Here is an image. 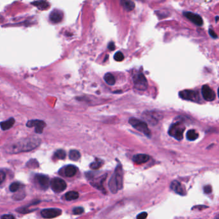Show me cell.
Segmentation results:
<instances>
[{"mask_svg":"<svg viewBox=\"0 0 219 219\" xmlns=\"http://www.w3.org/2000/svg\"><path fill=\"white\" fill-rule=\"evenodd\" d=\"M39 140L36 139H29L20 141L14 144L11 145L9 149H8V152L10 153H17L23 151H29L32 150L37 147L39 143Z\"/></svg>","mask_w":219,"mask_h":219,"instance_id":"6da1fadb","label":"cell"},{"mask_svg":"<svg viewBox=\"0 0 219 219\" xmlns=\"http://www.w3.org/2000/svg\"><path fill=\"white\" fill-rule=\"evenodd\" d=\"M109 186L111 192L114 193L123 188V170L121 165H118L109 181Z\"/></svg>","mask_w":219,"mask_h":219,"instance_id":"7a4b0ae2","label":"cell"},{"mask_svg":"<svg viewBox=\"0 0 219 219\" xmlns=\"http://www.w3.org/2000/svg\"><path fill=\"white\" fill-rule=\"evenodd\" d=\"M185 130V126L181 122H176L172 124L168 130L170 136L173 137L178 140H181L183 138V133Z\"/></svg>","mask_w":219,"mask_h":219,"instance_id":"3957f363","label":"cell"},{"mask_svg":"<svg viewBox=\"0 0 219 219\" xmlns=\"http://www.w3.org/2000/svg\"><path fill=\"white\" fill-rule=\"evenodd\" d=\"M129 122L132 125V126L136 130L141 132L145 135L150 137L151 135L150 131L148 128L147 123L141 120H139L136 118H131L129 120Z\"/></svg>","mask_w":219,"mask_h":219,"instance_id":"277c9868","label":"cell"},{"mask_svg":"<svg viewBox=\"0 0 219 219\" xmlns=\"http://www.w3.org/2000/svg\"><path fill=\"white\" fill-rule=\"evenodd\" d=\"M134 87L139 91H145L148 88L147 80L142 73H138L134 76Z\"/></svg>","mask_w":219,"mask_h":219,"instance_id":"5b68a950","label":"cell"},{"mask_svg":"<svg viewBox=\"0 0 219 219\" xmlns=\"http://www.w3.org/2000/svg\"><path fill=\"white\" fill-rule=\"evenodd\" d=\"M179 96L184 100L198 102L200 100L199 92L192 90H184L179 92Z\"/></svg>","mask_w":219,"mask_h":219,"instance_id":"8992f818","label":"cell"},{"mask_svg":"<svg viewBox=\"0 0 219 219\" xmlns=\"http://www.w3.org/2000/svg\"><path fill=\"white\" fill-rule=\"evenodd\" d=\"M51 187L53 192L56 193L62 192L66 189L67 185L65 181L59 178H53L51 181Z\"/></svg>","mask_w":219,"mask_h":219,"instance_id":"52a82bcc","label":"cell"},{"mask_svg":"<svg viewBox=\"0 0 219 219\" xmlns=\"http://www.w3.org/2000/svg\"><path fill=\"white\" fill-rule=\"evenodd\" d=\"M27 126L29 128L35 127L36 133H43L44 128L46 127V123L40 120H30L27 122Z\"/></svg>","mask_w":219,"mask_h":219,"instance_id":"ba28073f","label":"cell"},{"mask_svg":"<svg viewBox=\"0 0 219 219\" xmlns=\"http://www.w3.org/2000/svg\"><path fill=\"white\" fill-rule=\"evenodd\" d=\"M62 211L58 208H47L42 210L41 214L44 218H53L61 215Z\"/></svg>","mask_w":219,"mask_h":219,"instance_id":"9c48e42d","label":"cell"},{"mask_svg":"<svg viewBox=\"0 0 219 219\" xmlns=\"http://www.w3.org/2000/svg\"><path fill=\"white\" fill-rule=\"evenodd\" d=\"M184 16L188 19L190 21L194 23L197 26H201L203 24V20L201 17L197 14L191 12H184L183 13Z\"/></svg>","mask_w":219,"mask_h":219,"instance_id":"30bf717a","label":"cell"},{"mask_svg":"<svg viewBox=\"0 0 219 219\" xmlns=\"http://www.w3.org/2000/svg\"><path fill=\"white\" fill-rule=\"evenodd\" d=\"M202 94L205 100L207 101H212L216 97L214 91L208 85H205L202 87Z\"/></svg>","mask_w":219,"mask_h":219,"instance_id":"8fae6325","label":"cell"},{"mask_svg":"<svg viewBox=\"0 0 219 219\" xmlns=\"http://www.w3.org/2000/svg\"><path fill=\"white\" fill-rule=\"evenodd\" d=\"M170 189L177 194L180 195H185L186 194V191L184 187L180 182L178 181H173L170 184Z\"/></svg>","mask_w":219,"mask_h":219,"instance_id":"7c38bea8","label":"cell"},{"mask_svg":"<svg viewBox=\"0 0 219 219\" xmlns=\"http://www.w3.org/2000/svg\"><path fill=\"white\" fill-rule=\"evenodd\" d=\"M144 117L150 124H156L161 119L160 115L156 112H146L144 114Z\"/></svg>","mask_w":219,"mask_h":219,"instance_id":"4fadbf2b","label":"cell"},{"mask_svg":"<svg viewBox=\"0 0 219 219\" xmlns=\"http://www.w3.org/2000/svg\"><path fill=\"white\" fill-rule=\"evenodd\" d=\"M63 12L59 10H53L50 14V20L53 23H58L63 19Z\"/></svg>","mask_w":219,"mask_h":219,"instance_id":"5bb4252c","label":"cell"},{"mask_svg":"<svg viewBox=\"0 0 219 219\" xmlns=\"http://www.w3.org/2000/svg\"><path fill=\"white\" fill-rule=\"evenodd\" d=\"M35 178L37 182H39V184L40 185V186L43 189H46L48 188L50 185V179L47 176L43 174H37Z\"/></svg>","mask_w":219,"mask_h":219,"instance_id":"9a60e30c","label":"cell"},{"mask_svg":"<svg viewBox=\"0 0 219 219\" xmlns=\"http://www.w3.org/2000/svg\"><path fill=\"white\" fill-rule=\"evenodd\" d=\"M150 157L147 154H136L133 156V162L135 163L136 164H145V163L147 162L148 160H149Z\"/></svg>","mask_w":219,"mask_h":219,"instance_id":"2e32d148","label":"cell"},{"mask_svg":"<svg viewBox=\"0 0 219 219\" xmlns=\"http://www.w3.org/2000/svg\"><path fill=\"white\" fill-rule=\"evenodd\" d=\"M77 168L76 167L75 165H69L67 166L65 168V170H64V173H65V175L67 177H73L74 176L76 173H77Z\"/></svg>","mask_w":219,"mask_h":219,"instance_id":"e0dca14e","label":"cell"},{"mask_svg":"<svg viewBox=\"0 0 219 219\" xmlns=\"http://www.w3.org/2000/svg\"><path fill=\"white\" fill-rule=\"evenodd\" d=\"M15 123V120L14 118H10L7 121L2 122L1 123V128L2 130H8L13 126Z\"/></svg>","mask_w":219,"mask_h":219,"instance_id":"ac0fdd59","label":"cell"},{"mask_svg":"<svg viewBox=\"0 0 219 219\" xmlns=\"http://www.w3.org/2000/svg\"><path fill=\"white\" fill-rule=\"evenodd\" d=\"M121 5L127 11L133 10L135 7V4L131 0H121Z\"/></svg>","mask_w":219,"mask_h":219,"instance_id":"d6986e66","label":"cell"},{"mask_svg":"<svg viewBox=\"0 0 219 219\" xmlns=\"http://www.w3.org/2000/svg\"><path fill=\"white\" fill-rule=\"evenodd\" d=\"M32 4L37 7L39 9L42 10H44V9H46V8L49 7L48 3L46 1H44V0H40V1H35L32 3Z\"/></svg>","mask_w":219,"mask_h":219,"instance_id":"ffe728a7","label":"cell"},{"mask_svg":"<svg viewBox=\"0 0 219 219\" xmlns=\"http://www.w3.org/2000/svg\"><path fill=\"white\" fill-rule=\"evenodd\" d=\"M80 153L77 150H71L69 153V158L72 161H77L80 158Z\"/></svg>","mask_w":219,"mask_h":219,"instance_id":"44dd1931","label":"cell"},{"mask_svg":"<svg viewBox=\"0 0 219 219\" xmlns=\"http://www.w3.org/2000/svg\"><path fill=\"white\" fill-rule=\"evenodd\" d=\"M79 197V194L77 192L75 191H70V192H67L65 195L66 199L68 201H73L75 200Z\"/></svg>","mask_w":219,"mask_h":219,"instance_id":"7402d4cb","label":"cell"},{"mask_svg":"<svg viewBox=\"0 0 219 219\" xmlns=\"http://www.w3.org/2000/svg\"><path fill=\"white\" fill-rule=\"evenodd\" d=\"M104 80L109 85H113L116 83V80H115L114 76L112 75L111 73H107L105 74Z\"/></svg>","mask_w":219,"mask_h":219,"instance_id":"603a6c76","label":"cell"},{"mask_svg":"<svg viewBox=\"0 0 219 219\" xmlns=\"http://www.w3.org/2000/svg\"><path fill=\"white\" fill-rule=\"evenodd\" d=\"M199 135L194 130H190L187 132L186 138L190 141H193L198 138Z\"/></svg>","mask_w":219,"mask_h":219,"instance_id":"cb8c5ba5","label":"cell"},{"mask_svg":"<svg viewBox=\"0 0 219 219\" xmlns=\"http://www.w3.org/2000/svg\"><path fill=\"white\" fill-rule=\"evenodd\" d=\"M66 154L64 150H57L54 154V157L57 160H64L66 158Z\"/></svg>","mask_w":219,"mask_h":219,"instance_id":"d4e9b609","label":"cell"},{"mask_svg":"<svg viewBox=\"0 0 219 219\" xmlns=\"http://www.w3.org/2000/svg\"><path fill=\"white\" fill-rule=\"evenodd\" d=\"M102 160H97L96 161H95L94 162H92L90 165V168H92V169L96 170L99 168L102 165Z\"/></svg>","mask_w":219,"mask_h":219,"instance_id":"484cf974","label":"cell"},{"mask_svg":"<svg viewBox=\"0 0 219 219\" xmlns=\"http://www.w3.org/2000/svg\"><path fill=\"white\" fill-rule=\"evenodd\" d=\"M19 188H20V183L18 182H14L10 185V190L12 192H16L19 189Z\"/></svg>","mask_w":219,"mask_h":219,"instance_id":"4316f807","label":"cell"},{"mask_svg":"<svg viewBox=\"0 0 219 219\" xmlns=\"http://www.w3.org/2000/svg\"><path fill=\"white\" fill-rule=\"evenodd\" d=\"M114 58V60L117 62H121L123 60V58H124V56H123V53L121 51H118L115 53Z\"/></svg>","mask_w":219,"mask_h":219,"instance_id":"83f0119b","label":"cell"},{"mask_svg":"<svg viewBox=\"0 0 219 219\" xmlns=\"http://www.w3.org/2000/svg\"><path fill=\"white\" fill-rule=\"evenodd\" d=\"M84 212V209L82 207H76L73 210V213L74 215H80Z\"/></svg>","mask_w":219,"mask_h":219,"instance_id":"f1b7e54d","label":"cell"},{"mask_svg":"<svg viewBox=\"0 0 219 219\" xmlns=\"http://www.w3.org/2000/svg\"><path fill=\"white\" fill-rule=\"evenodd\" d=\"M204 192L205 193L209 194L212 192V187L211 185H206L204 187Z\"/></svg>","mask_w":219,"mask_h":219,"instance_id":"f546056e","label":"cell"},{"mask_svg":"<svg viewBox=\"0 0 219 219\" xmlns=\"http://www.w3.org/2000/svg\"><path fill=\"white\" fill-rule=\"evenodd\" d=\"M147 216H148V214L147 212H142L137 215L136 218L137 219H146L147 217Z\"/></svg>","mask_w":219,"mask_h":219,"instance_id":"4dcf8cb0","label":"cell"},{"mask_svg":"<svg viewBox=\"0 0 219 219\" xmlns=\"http://www.w3.org/2000/svg\"><path fill=\"white\" fill-rule=\"evenodd\" d=\"M208 32H209V35L211 36L212 38H213V39H217V38L218 37L217 35L216 34V33H215V32H214V31H213L212 29H209Z\"/></svg>","mask_w":219,"mask_h":219,"instance_id":"1f68e13d","label":"cell"},{"mask_svg":"<svg viewBox=\"0 0 219 219\" xmlns=\"http://www.w3.org/2000/svg\"><path fill=\"white\" fill-rule=\"evenodd\" d=\"M1 219H15L12 215H3L1 217Z\"/></svg>","mask_w":219,"mask_h":219,"instance_id":"d6a6232c","label":"cell"},{"mask_svg":"<svg viewBox=\"0 0 219 219\" xmlns=\"http://www.w3.org/2000/svg\"><path fill=\"white\" fill-rule=\"evenodd\" d=\"M108 48L109 50H110V51H113V50H114L115 49V45H114V43H113V42H111V43H109L108 45Z\"/></svg>","mask_w":219,"mask_h":219,"instance_id":"836d02e7","label":"cell"},{"mask_svg":"<svg viewBox=\"0 0 219 219\" xmlns=\"http://www.w3.org/2000/svg\"><path fill=\"white\" fill-rule=\"evenodd\" d=\"M208 208V207L206 206H204V205L203 206V205H201V206H194L193 208H192V209L197 208V209L201 210L200 208H201V210H203L204 208Z\"/></svg>","mask_w":219,"mask_h":219,"instance_id":"e575fe53","label":"cell"},{"mask_svg":"<svg viewBox=\"0 0 219 219\" xmlns=\"http://www.w3.org/2000/svg\"><path fill=\"white\" fill-rule=\"evenodd\" d=\"M0 178H1V183H2L3 181H4V179H5V176H6V175H5V173L3 172V171H1V174H0Z\"/></svg>","mask_w":219,"mask_h":219,"instance_id":"d590c367","label":"cell"},{"mask_svg":"<svg viewBox=\"0 0 219 219\" xmlns=\"http://www.w3.org/2000/svg\"><path fill=\"white\" fill-rule=\"evenodd\" d=\"M213 219H219V214L216 216V217L214 218H213Z\"/></svg>","mask_w":219,"mask_h":219,"instance_id":"8d00e7d4","label":"cell"},{"mask_svg":"<svg viewBox=\"0 0 219 219\" xmlns=\"http://www.w3.org/2000/svg\"><path fill=\"white\" fill-rule=\"evenodd\" d=\"M218 97H219V88H218Z\"/></svg>","mask_w":219,"mask_h":219,"instance_id":"74e56055","label":"cell"}]
</instances>
